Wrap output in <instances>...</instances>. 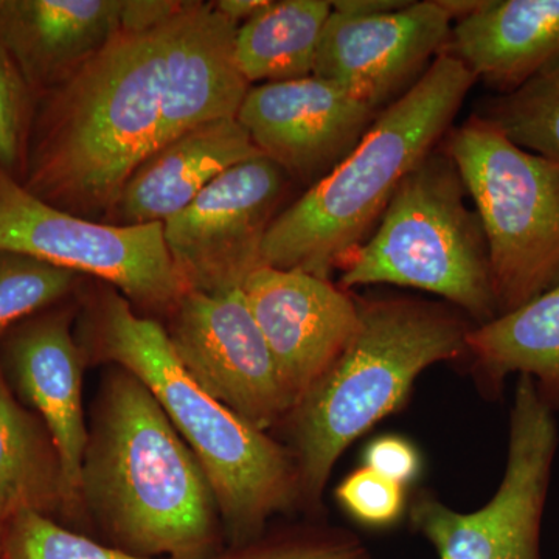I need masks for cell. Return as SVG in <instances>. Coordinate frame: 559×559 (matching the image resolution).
Returning a JSON list of instances; mask_svg holds the SVG:
<instances>
[{
  "instance_id": "836d02e7",
  "label": "cell",
  "mask_w": 559,
  "mask_h": 559,
  "mask_svg": "<svg viewBox=\"0 0 559 559\" xmlns=\"http://www.w3.org/2000/svg\"><path fill=\"white\" fill-rule=\"evenodd\" d=\"M3 528H5V525H0V555H2Z\"/></svg>"
},
{
  "instance_id": "2e32d148",
  "label": "cell",
  "mask_w": 559,
  "mask_h": 559,
  "mask_svg": "<svg viewBox=\"0 0 559 559\" xmlns=\"http://www.w3.org/2000/svg\"><path fill=\"white\" fill-rule=\"evenodd\" d=\"M237 31L212 2L201 0L186 2L164 25L157 148L209 121L237 119L252 87L238 66Z\"/></svg>"
},
{
  "instance_id": "7a4b0ae2",
  "label": "cell",
  "mask_w": 559,
  "mask_h": 559,
  "mask_svg": "<svg viewBox=\"0 0 559 559\" xmlns=\"http://www.w3.org/2000/svg\"><path fill=\"white\" fill-rule=\"evenodd\" d=\"M76 341L91 362L123 367L153 393L207 474L231 547L259 539L275 514L301 506L285 444L253 428L187 373L167 331L106 283L81 296Z\"/></svg>"
},
{
  "instance_id": "83f0119b",
  "label": "cell",
  "mask_w": 559,
  "mask_h": 559,
  "mask_svg": "<svg viewBox=\"0 0 559 559\" xmlns=\"http://www.w3.org/2000/svg\"><path fill=\"white\" fill-rule=\"evenodd\" d=\"M336 499L353 520L378 528L400 520L406 506L404 487L367 466L353 471L341 481Z\"/></svg>"
},
{
  "instance_id": "f1b7e54d",
  "label": "cell",
  "mask_w": 559,
  "mask_h": 559,
  "mask_svg": "<svg viewBox=\"0 0 559 559\" xmlns=\"http://www.w3.org/2000/svg\"><path fill=\"white\" fill-rule=\"evenodd\" d=\"M366 466L385 479L406 487L418 476L421 460L411 441L403 437L384 436L367 447Z\"/></svg>"
},
{
  "instance_id": "9c48e42d",
  "label": "cell",
  "mask_w": 559,
  "mask_h": 559,
  "mask_svg": "<svg viewBox=\"0 0 559 559\" xmlns=\"http://www.w3.org/2000/svg\"><path fill=\"white\" fill-rule=\"evenodd\" d=\"M558 448L554 411L520 377L510 412L509 455L498 491L473 513L430 495L412 502L411 524L440 559H543L540 525Z\"/></svg>"
},
{
  "instance_id": "d4e9b609",
  "label": "cell",
  "mask_w": 559,
  "mask_h": 559,
  "mask_svg": "<svg viewBox=\"0 0 559 559\" xmlns=\"http://www.w3.org/2000/svg\"><path fill=\"white\" fill-rule=\"evenodd\" d=\"M0 559H151L66 527L60 521L24 510L14 514L3 528Z\"/></svg>"
},
{
  "instance_id": "3957f363",
  "label": "cell",
  "mask_w": 559,
  "mask_h": 559,
  "mask_svg": "<svg viewBox=\"0 0 559 559\" xmlns=\"http://www.w3.org/2000/svg\"><path fill=\"white\" fill-rule=\"evenodd\" d=\"M164 25L120 32L75 75L40 95L21 182L28 193L105 223L159 143Z\"/></svg>"
},
{
  "instance_id": "277c9868",
  "label": "cell",
  "mask_w": 559,
  "mask_h": 559,
  "mask_svg": "<svg viewBox=\"0 0 559 559\" xmlns=\"http://www.w3.org/2000/svg\"><path fill=\"white\" fill-rule=\"evenodd\" d=\"M476 81L457 58L440 53L333 171L278 213L263 266L330 278L369 238L404 178L439 146Z\"/></svg>"
},
{
  "instance_id": "5bb4252c",
  "label": "cell",
  "mask_w": 559,
  "mask_h": 559,
  "mask_svg": "<svg viewBox=\"0 0 559 559\" xmlns=\"http://www.w3.org/2000/svg\"><path fill=\"white\" fill-rule=\"evenodd\" d=\"M241 290L293 409L355 336L358 300L330 278L267 266L252 272Z\"/></svg>"
},
{
  "instance_id": "cb8c5ba5",
  "label": "cell",
  "mask_w": 559,
  "mask_h": 559,
  "mask_svg": "<svg viewBox=\"0 0 559 559\" xmlns=\"http://www.w3.org/2000/svg\"><path fill=\"white\" fill-rule=\"evenodd\" d=\"M83 275L0 250V336L33 314L80 294Z\"/></svg>"
},
{
  "instance_id": "d6a6232c",
  "label": "cell",
  "mask_w": 559,
  "mask_h": 559,
  "mask_svg": "<svg viewBox=\"0 0 559 559\" xmlns=\"http://www.w3.org/2000/svg\"><path fill=\"white\" fill-rule=\"evenodd\" d=\"M441 9L447 11L451 21H462L473 16L487 5V0H439Z\"/></svg>"
},
{
  "instance_id": "484cf974",
  "label": "cell",
  "mask_w": 559,
  "mask_h": 559,
  "mask_svg": "<svg viewBox=\"0 0 559 559\" xmlns=\"http://www.w3.org/2000/svg\"><path fill=\"white\" fill-rule=\"evenodd\" d=\"M36 95L0 43V173L22 182L35 119Z\"/></svg>"
},
{
  "instance_id": "e0dca14e",
  "label": "cell",
  "mask_w": 559,
  "mask_h": 559,
  "mask_svg": "<svg viewBox=\"0 0 559 559\" xmlns=\"http://www.w3.org/2000/svg\"><path fill=\"white\" fill-rule=\"evenodd\" d=\"M120 9L121 0H0V43L38 100L119 35Z\"/></svg>"
},
{
  "instance_id": "4dcf8cb0",
  "label": "cell",
  "mask_w": 559,
  "mask_h": 559,
  "mask_svg": "<svg viewBox=\"0 0 559 559\" xmlns=\"http://www.w3.org/2000/svg\"><path fill=\"white\" fill-rule=\"evenodd\" d=\"M270 2L271 0H216L212 3L221 16L226 17L235 27H241L266 9Z\"/></svg>"
},
{
  "instance_id": "7c38bea8",
  "label": "cell",
  "mask_w": 559,
  "mask_h": 559,
  "mask_svg": "<svg viewBox=\"0 0 559 559\" xmlns=\"http://www.w3.org/2000/svg\"><path fill=\"white\" fill-rule=\"evenodd\" d=\"M452 21L439 0L409 2L371 16L331 11L314 72L382 110L414 86L450 43Z\"/></svg>"
},
{
  "instance_id": "7402d4cb",
  "label": "cell",
  "mask_w": 559,
  "mask_h": 559,
  "mask_svg": "<svg viewBox=\"0 0 559 559\" xmlns=\"http://www.w3.org/2000/svg\"><path fill=\"white\" fill-rule=\"evenodd\" d=\"M331 11L326 0H271L238 27L235 51L250 86L311 76Z\"/></svg>"
},
{
  "instance_id": "f546056e",
  "label": "cell",
  "mask_w": 559,
  "mask_h": 559,
  "mask_svg": "<svg viewBox=\"0 0 559 559\" xmlns=\"http://www.w3.org/2000/svg\"><path fill=\"white\" fill-rule=\"evenodd\" d=\"M183 5V0H121L120 32L156 31L176 16Z\"/></svg>"
},
{
  "instance_id": "1f68e13d",
  "label": "cell",
  "mask_w": 559,
  "mask_h": 559,
  "mask_svg": "<svg viewBox=\"0 0 559 559\" xmlns=\"http://www.w3.org/2000/svg\"><path fill=\"white\" fill-rule=\"evenodd\" d=\"M407 3H409L407 0H336V2H331V5L337 13L371 16V14L403 9Z\"/></svg>"
},
{
  "instance_id": "44dd1931",
  "label": "cell",
  "mask_w": 559,
  "mask_h": 559,
  "mask_svg": "<svg viewBox=\"0 0 559 559\" xmlns=\"http://www.w3.org/2000/svg\"><path fill=\"white\" fill-rule=\"evenodd\" d=\"M466 355L499 389L509 374L532 378L540 399L559 411V285L524 307L473 326Z\"/></svg>"
},
{
  "instance_id": "8fae6325",
  "label": "cell",
  "mask_w": 559,
  "mask_h": 559,
  "mask_svg": "<svg viewBox=\"0 0 559 559\" xmlns=\"http://www.w3.org/2000/svg\"><path fill=\"white\" fill-rule=\"evenodd\" d=\"M165 318L176 358L205 392L263 432L282 425L288 393L241 289L187 290Z\"/></svg>"
},
{
  "instance_id": "6da1fadb",
  "label": "cell",
  "mask_w": 559,
  "mask_h": 559,
  "mask_svg": "<svg viewBox=\"0 0 559 559\" xmlns=\"http://www.w3.org/2000/svg\"><path fill=\"white\" fill-rule=\"evenodd\" d=\"M84 521L110 546L151 559H210L223 524L207 474L138 377L108 366L80 471Z\"/></svg>"
},
{
  "instance_id": "5b68a950",
  "label": "cell",
  "mask_w": 559,
  "mask_h": 559,
  "mask_svg": "<svg viewBox=\"0 0 559 559\" xmlns=\"http://www.w3.org/2000/svg\"><path fill=\"white\" fill-rule=\"evenodd\" d=\"M356 300L355 336L280 425L310 509L344 451L399 409L423 371L466 355L471 326L450 308L409 297Z\"/></svg>"
},
{
  "instance_id": "d6986e66",
  "label": "cell",
  "mask_w": 559,
  "mask_h": 559,
  "mask_svg": "<svg viewBox=\"0 0 559 559\" xmlns=\"http://www.w3.org/2000/svg\"><path fill=\"white\" fill-rule=\"evenodd\" d=\"M444 53L499 95L520 90L559 60V0H487L452 25Z\"/></svg>"
},
{
  "instance_id": "ac0fdd59",
  "label": "cell",
  "mask_w": 559,
  "mask_h": 559,
  "mask_svg": "<svg viewBox=\"0 0 559 559\" xmlns=\"http://www.w3.org/2000/svg\"><path fill=\"white\" fill-rule=\"evenodd\" d=\"M261 156L237 119L215 120L159 146L135 168L106 224H165L224 171Z\"/></svg>"
},
{
  "instance_id": "8992f818",
  "label": "cell",
  "mask_w": 559,
  "mask_h": 559,
  "mask_svg": "<svg viewBox=\"0 0 559 559\" xmlns=\"http://www.w3.org/2000/svg\"><path fill=\"white\" fill-rule=\"evenodd\" d=\"M447 148L404 178L384 215L340 267L345 290L395 285L436 294L474 319L498 318L488 241Z\"/></svg>"
},
{
  "instance_id": "603a6c76",
  "label": "cell",
  "mask_w": 559,
  "mask_h": 559,
  "mask_svg": "<svg viewBox=\"0 0 559 559\" xmlns=\"http://www.w3.org/2000/svg\"><path fill=\"white\" fill-rule=\"evenodd\" d=\"M479 116L522 150L559 164V60L520 90L488 100Z\"/></svg>"
},
{
  "instance_id": "ba28073f",
  "label": "cell",
  "mask_w": 559,
  "mask_h": 559,
  "mask_svg": "<svg viewBox=\"0 0 559 559\" xmlns=\"http://www.w3.org/2000/svg\"><path fill=\"white\" fill-rule=\"evenodd\" d=\"M0 250L24 253L119 290L132 307L167 316L187 286L164 224L114 226L51 207L0 173Z\"/></svg>"
},
{
  "instance_id": "4fadbf2b",
  "label": "cell",
  "mask_w": 559,
  "mask_h": 559,
  "mask_svg": "<svg viewBox=\"0 0 559 559\" xmlns=\"http://www.w3.org/2000/svg\"><path fill=\"white\" fill-rule=\"evenodd\" d=\"M380 112L311 75L250 87L237 120L261 156L311 187L359 145Z\"/></svg>"
},
{
  "instance_id": "9a60e30c",
  "label": "cell",
  "mask_w": 559,
  "mask_h": 559,
  "mask_svg": "<svg viewBox=\"0 0 559 559\" xmlns=\"http://www.w3.org/2000/svg\"><path fill=\"white\" fill-rule=\"evenodd\" d=\"M76 316L79 304L62 301L7 330L0 336V373L14 396L49 430L81 522L80 471L87 441L83 406L86 358L73 333Z\"/></svg>"
},
{
  "instance_id": "4316f807",
  "label": "cell",
  "mask_w": 559,
  "mask_h": 559,
  "mask_svg": "<svg viewBox=\"0 0 559 559\" xmlns=\"http://www.w3.org/2000/svg\"><path fill=\"white\" fill-rule=\"evenodd\" d=\"M210 559H370L358 536L348 530L310 527L261 535Z\"/></svg>"
},
{
  "instance_id": "ffe728a7",
  "label": "cell",
  "mask_w": 559,
  "mask_h": 559,
  "mask_svg": "<svg viewBox=\"0 0 559 559\" xmlns=\"http://www.w3.org/2000/svg\"><path fill=\"white\" fill-rule=\"evenodd\" d=\"M24 510L80 522L57 444L0 373V525Z\"/></svg>"
},
{
  "instance_id": "52a82bcc",
  "label": "cell",
  "mask_w": 559,
  "mask_h": 559,
  "mask_svg": "<svg viewBox=\"0 0 559 559\" xmlns=\"http://www.w3.org/2000/svg\"><path fill=\"white\" fill-rule=\"evenodd\" d=\"M488 241L499 316L559 285V164L471 117L447 142Z\"/></svg>"
},
{
  "instance_id": "30bf717a",
  "label": "cell",
  "mask_w": 559,
  "mask_h": 559,
  "mask_svg": "<svg viewBox=\"0 0 559 559\" xmlns=\"http://www.w3.org/2000/svg\"><path fill=\"white\" fill-rule=\"evenodd\" d=\"M289 176L264 156L224 171L164 224L175 270L189 290L241 289L263 266L261 250L288 191Z\"/></svg>"
}]
</instances>
